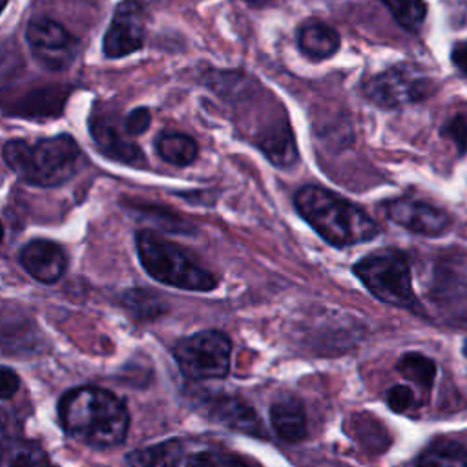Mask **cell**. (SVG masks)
I'll return each mask as SVG.
<instances>
[{
	"instance_id": "2e32d148",
	"label": "cell",
	"mask_w": 467,
	"mask_h": 467,
	"mask_svg": "<svg viewBox=\"0 0 467 467\" xmlns=\"http://www.w3.org/2000/svg\"><path fill=\"white\" fill-rule=\"evenodd\" d=\"M299 51L310 60H327L337 53L341 46L339 33L323 20H306L297 29Z\"/></svg>"
},
{
	"instance_id": "4316f807",
	"label": "cell",
	"mask_w": 467,
	"mask_h": 467,
	"mask_svg": "<svg viewBox=\"0 0 467 467\" xmlns=\"http://www.w3.org/2000/svg\"><path fill=\"white\" fill-rule=\"evenodd\" d=\"M441 135L452 140L460 153H465L467 151V109L454 113L447 122H443Z\"/></svg>"
},
{
	"instance_id": "9a60e30c",
	"label": "cell",
	"mask_w": 467,
	"mask_h": 467,
	"mask_svg": "<svg viewBox=\"0 0 467 467\" xmlns=\"http://www.w3.org/2000/svg\"><path fill=\"white\" fill-rule=\"evenodd\" d=\"M69 89L62 86L55 88H40L27 93H22L16 102L7 104L5 111L18 117H31V119H47L57 117L62 113V108L67 100Z\"/></svg>"
},
{
	"instance_id": "ba28073f",
	"label": "cell",
	"mask_w": 467,
	"mask_h": 467,
	"mask_svg": "<svg viewBox=\"0 0 467 467\" xmlns=\"http://www.w3.org/2000/svg\"><path fill=\"white\" fill-rule=\"evenodd\" d=\"M26 40L35 60L49 71L67 69L80 49L78 38L60 22L47 16L31 18L27 22Z\"/></svg>"
},
{
	"instance_id": "4dcf8cb0",
	"label": "cell",
	"mask_w": 467,
	"mask_h": 467,
	"mask_svg": "<svg viewBox=\"0 0 467 467\" xmlns=\"http://www.w3.org/2000/svg\"><path fill=\"white\" fill-rule=\"evenodd\" d=\"M451 60L454 67L467 78V40H460L452 46Z\"/></svg>"
},
{
	"instance_id": "ffe728a7",
	"label": "cell",
	"mask_w": 467,
	"mask_h": 467,
	"mask_svg": "<svg viewBox=\"0 0 467 467\" xmlns=\"http://www.w3.org/2000/svg\"><path fill=\"white\" fill-rule=\"evenodd\" d=\"M182 441L173 438L135 449L126 456V462L130 467H177L182 460Z\"/></svg>"
},
{
	"instance_id": "cb8c5ba5",
	"label": "cell",
	"mask_w": 467,
	"mask_h": 467,
	"mask_svg": "<svg viewBox=\"0 0 467 467\" xmlns=\"http://www.w3.org/2000/svg\"><path fill=\"white\" fill-rule=\"evenodd\" d=\"M398 370L403 378L429 390L436 376V363L420 352H407L398 361Z\"/></svg>"
},
{
	"instance_id": "8992f818",
	"label": "cell",
	"mask_w": 467,
	"mask_h": 467,
	"mask_svg": "<svg viewBox=\"0 0 467 467\" xmlns=\"http://www.w3.org/2000/svg\"><path fill=\"white\" fill-rule=\"evenodd\" d=\"M434 78L414 64H396L363 84L365 97L379 108H400L429 99L436 91Z\"/></svg>"
},
{
	"instance_id": "7402d4cb",
	"label": "cell",
	"mask_w": 467,
	"mask_h": 467,
	"mask_svg": "<svg viewBox=\"0 0 467 467\" xmlns=\"http://www.w3.org/2000/svg\"><path fill=\"white\" fill-rule=\"evenodd\" d=\"M122 305L139 319H155L166 312L164 299L153 290L131 288L122 294Z\"/></svg>"
},
{
	"instance_id": "f1b7e54d",
	"label": "cell",
	"mask_w": 467,
	"mask_h": 467,
	"mask_svg": "<svg viewBox=\"0 0 467 467\" xmlns=\"http://www.w3.org/2000/svg\"><path fill=\"white\" fill-rule=\"evenodd\" d=\"M387 403L394 412H405L414 403V392L407 385H394L387 390Z\"/></svg>"
},
{
	"instance_id": "f546056e",
	"label": "cell",
	"mask_w": 467,
	"mask_h": 467,
	"mask_svg": "<svg viewBox=\"0 0 467 467\" xmlns=\"http://www.w3.org/2000/svg\"><path fill=\"white\" fill-rule=\"evenodd\" d=\"M20 389V379L15 370L2 367L0 368V400L13 398Z\"/></svg>"
},
{
	"instance_id": "6da1fadb",
	"label": "cell",
	"mask_w": 467,
	"mask_h": 467,
	"mask_svg": "<svg viewBox=\"0 0 467 467\" xmlns=\"http://www.w3.org/2000/svg\"><path fill=\"white\" fill-rule=\"evenodd\" d=\"M57 410L64 432L93 449L120 445L130 429V412L124 401L100 387L82 385L66 390Z\"/></svg>"
},
{
	"instance_id": "52a82bcc",
	"label": "cell",
	"mask_w": 467,
	"mask_h": 467,
	"mask_svg": "<svg viewBox=\"0 0 467 467\" xmlns=\"http://www.w3.org/2000/svg\"><path fill=\"white\" fill-rule=\"evenodd\" d=\"M181 372L190 379L224 378L230 370L232 341L221 330H202L173 347Z\"/></svg>"
},
{
	"instance_id": "9c48e42d",
	"label": "cell",
	"mask_w": 467,
	"mask_h": 467,
	"mask_svg": "<svg viewBox=\"0 0 467 467\" xmlns=\"http://www.w3.org/2000/svg\"><path fill=\"white\" fill-rule=\"evenodd\" d=\"M146 11L139 0H122L109 20L102 38V51L108 58H122L144 46Z\"/></svg>"
},
{
	"instance_id": "1f68e13d",
	"label": "cell",
	"mask_w": 467,
	"mask_h": 467,
	"mask_svg": "<svg viewBox=\"0 0 467 467\" xmlns=\"http://www.w3.org/2000/svg\"><path fill=\"white\" fill-rule=\"evenodd\" d=\"M7 2H9V0H0V13H2V11H4V7L7 5Z\"/></svg>"
},
{
	"instance_id": "44dd1931",
	"label": "cell",
	"mask_w": 467,
	"mask_h": 467,
	"mask_svg": "<svg viewBox=\"0 0 467 467\" xmlns=\"http://www.w3.org/2000/svg\"><path fill=\"white\" fill-rule=\"evenodd\" d=\"M414 467H467V449L451 440L434 441L418 456Z\"/></svg>"
},
{
	"instance_id": "484cf974",
	"label": "cell",
	"mask_w": 467,
	"mask_h": 467,
	"mask_svg": "<svg viewBox=\"0 0 467 467\" xmlns=\"http://www.w3.org/2000/svg\"><path fill=\"white\" fill-rule=\"evenodd\" d=\"M186 467H248L241 458L221 452V451H202L186 460Z\"/></svg>"
},
{
	"instance_id": "83f0119b",
	"label": "cell",
	"mask_w": 467,
	"mask_h": 467,
	"mask_svg": "<svg viewBox=\"0 0 467 467\" xmlns=\"http://www.w3.org/2000/svg\"><path fill=\"white\" fill-rule=\"evenodd\" d=\"M150 122H151L150 109L144 106H139V108H133L122 119V128L128 137H137V135H142L150 128Z\"/></svg>"
},
{
	"instance_id": "ac0fdd59",
	"label": "cell",
	"mask_w": 467,
	"mask_h": 467,
	"mask_svg": "<svg viewBox=\"0 0 467 467\" xmlns=\"http://www.w3.org/2000/svg\"><path fill=\"white\" fill-rule=\"evenodd\" d=\"M0 467H58L47 452L31 440L9 438L0 445Z\"/></svg>"
},
{
	"instance_id": "7c38bea8",
	"label": "cell",
	"mask_w": 467,
	"mask_h": 467,
	"mask_svg": "<svg viewBox=\"0 0 467 467\" xmlns=\"http://www.w3.org/2000/svg\"><path fill=\"white\" fill-rule=\"evenodd\" d=\"M18 261L33 279L44 285L57 283L67 270L66 250L49 239H33L24 244Z\"/></svg>"
},
{
	"instance_id": "d4e9b609",
	"label": "cell",
	"mask_w": 467,
	"mask_h": 467,
	"mask_svg": "<svg viewBox=\"0 0 467 467\" xmlns=\"http://www.w3.org/2000/svg\"><path fill=\"white\" fill-rule=\"evenodd\" d=\"M130 208L140 215L144 221H150L151 224L168 230V232H177V234H186L190 232L188 223L177 215H173L170 210L159 208V206H150V204H130Z\"/></svg>"
},
{
	"instance_id": "4fadbf2b",
	"label": "cell",
	"mask_w": 467,
	"mask_h": 467,
	"mask_svg": "<svg viewBox=\"0 0 467 467\" xmlns=\"http://www.w3.org/2000/svg\"><path fill=\"white\" fill-rule=\"evenodd\" d=\"M202 407L212 420L226 427H232L235 431H241L252 436H259V438L266 436V431L263 429L254 409L237 396H228V394L212 396L204 401Z\"/></svg>"
},
{
	"instance_id": "3957f363",
	"label": "cell",
	"mask_w": 467,
	"mask_h": 467,
	"mask_svg": "<svg viewBox=\"0 0 467 467\" xmlns=\"http://www.w3.org/2000/svg\"><path fill=\"white\" fill-rule=\"evenodd\" d=\"M2 157L20 181L42 188L67 182L82 164V150L67 133L36 142L11 139L4 144Z\"/></svg>"
},
{
	"instance_id": "836d02e7",
	"label": "cell",
	"mask_w": 467,
	"mask_h": 467,
	"mask_svg": "<svg viewBox=\"0 0 467 467\" xmlns=\"http://www.w3.org/2000/svg\"><path fill=\"white\" fill-rule=\"evenodd\" d=\"M463 354H465V358H467V339H465V343H463Z\"/></svg>"
},
{
	"instance_id": "d6986e66",
	"label": "cell",
	"mask_w": 467,
	"mask_h": 467,
	"mask_svg": "<svg viewBox=\"0 0 467 467\" xmlns=\"http://www.w3.org/2000/svg\"><path fill=\"white\" fill-rule=\"evenodd\" d=\"M155 151L164 162L184 168L197 159L199 146L188 133L164 131L155 139Z\"/></svg>"
},
{
	"instance_id": "d6a6232c",
	"label": "cell",
	"mask_w": 467,
	"mask_h": 467,
	"mask_svg": "<svg viewBox=\"0 0 467 467\" xmlns=\"http://www.w3.org/2000/svg\"><path fill=\"white\" fill-rule=\"evenodd\" d=\"M2 239H4V224L0 221V243H2Z\"/></svg>"
},
{
	"instance_id": "5bb4252c",
	"label": "cell",
	"mask_w": 467,
	"mask_h": 467,
	"mask_svg": "<svg viewBox=\"0 0 467 467\" xmlns=\"http://www.w3.org/2000/svg\"><path fill=\"white\" fill-rule=\"evenodd\" d=\"M36 348H40V336L31 319L16 312L0 310V354H31Z\"/></svg>"
},
{
	"instance_id": "7a4b0ae2",
	"label": "cell",
	"mask_w": 467,
	"mask_h": 467,
	"mask_svg": "<svg viewBox=\"0 0 467 467\" xmlns=\"http://www.w3.org/2000/svg\"><path fill=\"white\" fill-rule=\"evenodd\" d=\"M294 206L321 239L337 248L367 243L379 234V224L361 206L317 184L299 188Z\"/></svg>"
},
{
	"instance_id": "277c9868",
	"label": "cell",
	"mask_w": 467,
	"mask_h": 467,
	"mask_svg": "<svg viewBox=\"0 0 467 467\" xmlns=\"http://www.w3.org/2000/svg\"><path fill=\"white\" fill-rule=\"evenodd\" d=\"M135 248L142 268L162 285L192 292H210L217 286V277L212 272L201 266L182 246L155 230H139Z\"/></svg>"
},
{
	"instance_id": "5b68a950",
	"label": "cell",
	"mask_w": 467,
	"mask_h": 467,
	"mask_svg": "<svg viewBox=\"0 0 467 467\" xmlns=\"http://www.w3.org/2000/svg\"><path fill=\"white\" fill-rule=\"evenodd\" d=\"M354 274L365 288L383 303L416 308L409 257L398 248H379L354 265Z\"/></svg>"
},
{
	"instance_id": "8fae6325",
	"label": "cell",
	"mask_w": 467,
	"mask_h": 467,
	"mask_svg": "<svg viewBox=\"0 0 467 467\" xmlns=\"http://www.w3.org/2000/svg\"><path fill=\"white\" fill-rule=\"evenodd\" d=\"M88 130L97 144V148L111 161L131 166L144 168L148 164L142 150L131 139H126L122 122L106 111H93L88 120Z\"/></svg>"
},
{
	"instance_id": "e0dca14e",
	"label": "cell",
	"mask_w": 467,
	"mask_h": 467,
	"mask_svg": "<svg viewBox=\"0 0 467 467\" xmlns=\"http://www.w3.org/2000/svg\"><path fill=\"white\" fill-rule=\"evenodd\" d=\"M270 423L274 432L285 441H297L306 434L303 405L294 398H281L270 407Z\"/></svg>"
},
{
	"instance_id": "603a6c76",
	"label": "cell",
	"mask_w": 467,
	"mask_h": 467,
	"mask_svg": "<svg viewBox=\"0 0 467 467\" xmlns=\"http://www.w3.org/2000/svg\"><path fill=\"white\" fill-rule=\"evenodd\" d=\"M390 11L394 20L409 33H418L427 16L425 0H379Z\"/></svg>"
},
{
	"instance_id": "30bf717a",
	"label": "cell",
	"mask_w": 467,
	"mask_h": 467,
	"mask_svg": "<svg viewBox=\"0 0 467 467\" xmlns=\"http://www.w3.org/2000/svg\"><path fill=\"white\" fill-rule=\"evenodd\" d=\"M383 208L385 215L392 223L418 235L438 237L443 235L451 226V217L447 210L420 201L416 197H396L387 201Z\"/></svg>"
}]
</instances>
